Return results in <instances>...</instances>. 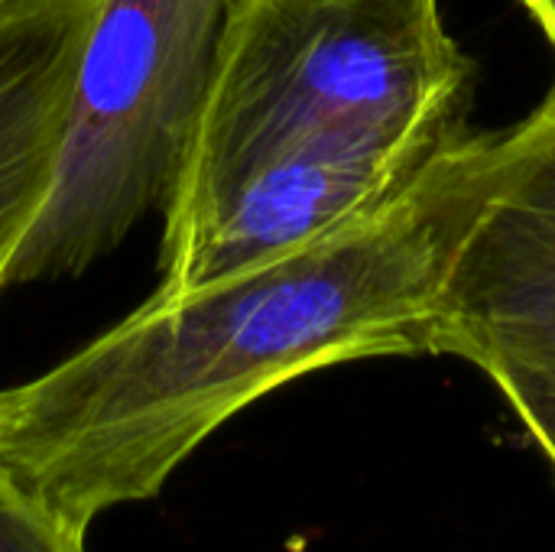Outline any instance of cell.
Here are the masks:
<instances>
[{
	"instance_id": "cell-1",
	"label": "cell",
	"mask_w": 555,
	"mask_h": 552,
	"mask_svg": "<svg viewBox=\"0 0 555 552\" xmlns=\"http://www.w3.org/2000/svg\"><path fill=\"white\" fill-rule=\"evenodd\" d=\"M555 140V81L501 130H468L335 231L202 286H159L117 325L0 387V465L75 530L153 501L276 387L367 358L442 355L455 270Z\"/></svg>"
},
{
	"instance_id": "cell-2",
	"label": "cell",
	"mask_w": 555,
	"mask_h": 552,
	"mask_svg": "<svg viewBox=\"0 0 555 552\" xmlns=\"http://www.w3.org/2000/svg\"><path fill=\"white\" fill-rule=\"evenodd\" d=\"M475 65L439 0H231L166 231L286 150L468 124Z\"/></svg>"
},
{
	"instance_id": "cell-3",
	"label": "cell",
	"mask_w": 555,
	"mask_h": 552,
	"mask_svg": "<svg viewBox=\"0 0 555 552\" xmlns=\"http://www.w3.org/2000/svg\"><path fill=\"white\" fill-rule=\"evenodd\" d=\"M231 0H98L49 198L7 286L85 273L179 179Z\"/></svg>"
},
{
	"instance_id": "cell-4",
	"label": "cell",
	"mask_w": 555,
	"mask_h": 552,
	"mask_svg": "<svg viewBox=\"0 0 555 552\" xmlns=\"http://www.w3.org/2000/svg\"><path fill=\"white\" fill-rule=\"evenodd\" d=\"M468 130V124H433L341 133L257 163L195 218L163 234L159 286H202L335 231Z\"/></svg>"
},
{
	"instance_id": "cell-5",
	"label": "cell",
	"mask_w": 555,
	"mask_h": 552,
	"mask_svg": "<svg viewBox=\"0 0 555 552\" xmlns=\"http://www.w3.org/2000/svg\"><path fill=\"white\" fill-rule=\"evenodd\" d=\"M442 355L485 374L555 364V140L472 238L449 290Z\"/></svg>"
},
{
	"instance_id": "cell-6",
	"label": "cell",
	"mask_w": 555,
	"mask_h": 552,
	"mask_svg": "<svg viewBox=\"0 0 555 552\" xmlns=\"http://www.w3.org/2000/svg\"><path fill=\"white\" fill-rule=\"evenodd\" d=\"M94 10L65 0L0 20V290L49 198Z\"/></svg>"
},
{
	"instance_id": "cell-7",
	"label": "cell",
	"mask_w": 555,
	"mask_h": 552,
	"mask_svg": "<svg viewBox=\"0 0 555 552\" xmlns=\"http://www.w3.org/2000/svg\"><path fill=\"white\" fill-rule=\"evenodd\" d=\"M0 552H88L85 534L0 465Z\"/></svg>"
},
{
	"instance_id": "cell-8",
	"label": "cell",
	"mask_w": 555,
	"mask_h": 552,
	"mask_svg": "<svg viewBox=\"0 0 555 552\" xmlns=\"http://www.w3.org/2000/svg\"><path fill=\"white\" fill-rule=\"evenodd\" d=\"M507 407L524 423L533 446L555 475V364L543 368H494L488 371Z\"/></svg>"
},
{
	"instance_id": "cell-9",
	"label": "cell",
	"mask_w": 555,
	"mask_h": 552,
	"mask_svg": "<svg viewBox=\"0 0 555 552\" xmlns=\"http://www.w3.org/2000/svg\"><path fill=\"white\" fill-rule=\"evenodd\" d=\"M524 3H527L530 16L537 20V26L543 29L546 42L553 46L555 52V0H524Z\"/></svg>"
},
{
	"instance_id": "cell-10",
	"label": "cell",
	"mask_w": 555,
	"mask_h": 552,
	"mask_svg": "<svg viewBox=\"0 0 555 552\" xmlns=\"http://www.w3.org/2000/svg\"><path fill=\"white\" fill-rule=\"evenodd\" d=\"M52 3H65V0H0V20L39 10V7H52Z\"/></svg>"
}]
</instances>
